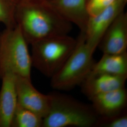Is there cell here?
I'll return each instance as SVG.
<instances>
[{
  "label": "cell",
  "mask_w": 127,
  "mask_h": 127,
  "mask_svg": "<svg viewBox=\"0 0 127 127\" xmlns=\"http://www.w3.org/2000/svg\"><path fill=\"white\" fill-rule=\"evenodd\" d=\"M95 127H127L126 111L124 110L120 114L110 116H99Z\"/></svg>",
  "instance_id": "16"
},
{
  "label": "cell",
  "mask_w": 127,
  "mask_h": 127,
  "mask_svg": "<svg viewBox=\"0 0 127 127\" xmlns=\"http://www.w3.org/2000/svg\"><path fill=\"white\" fill-rule=\"evenodd\" d=\"M43 118L18 104L11 127H42Z\"/></svg>",
  "instance_id": "14"
},
{
  "label": "cell",
  "mask_w": 127,
  "mask_h": 127,
  "mask_svg": "<svg viewBox=\"0 0 127 127\" xmlns=\"http://www.w3.org/2000/svg\"><path fill=\"white\" fill-rule=\"evenodd\" d=\"M115 0H88L87 8L90 16L98 13Z\"/></svg>",
  "instance_id": "17"
},
{
  "label": "cell",
  "mask_w": 127,
  "mask_h": 127,
  "mask_svg": "<svg viewBox=\"0 0 127 127\" xmlns=\"http://www.w3.org/2000/svg\"><path fill=\"white\" fill-rule=\"evenodd\" d=\"M76 43L77 39L68 34L49 37L32 43V66L51 78L72 53Z\"/></svg>",
  "instance_id": "4"
},
{
  "label": "cell",
  "mask_w": 127,
  "mask_h": 127,
  "mask_svg": "<svg viewBox=\"0 0 127 127\" xmlns=\"http://www.w3.org/2000/svg\"><path fill=\"white\" fill-rule=\"evenodd\" d=\"M94 50L87 44L85 33L80 32L72 53L63 65L51 78V86L55 90L67 91L81 84L91 73Z\"/></svg>",
  "instance_id": "5"
},
{
  "label": "cell",
  "mask_w": 127,
  "mask_h": 127,
  "mask_svg": "<svg viewBox=\"0 0 127 127\" xmlns=\"http://www.w3.org/2000/svg\"><path fill=\"white\" fill-rule=\"evenodd\" d=\"M97 48L106 54L127 52V13L125 11L118 16L104 32Z\"/></svg>",
  "instance_id": "8"
},
{
  "label": "cell",
  "mask_w": 127,
  "mask_h": 127,
  "mask_svg": "<svg viewBox=\"0 0 127 127\" xmlns=\"http://www.w3.org/2000/svg\"><path fill=\"white\" fill-rule=\"evenodd\" d=\"M127 76L90 73L83 82L82 90L90 99L94 95L125 88Z\"/></svg>",
  "instance_id": "9"
},
{
  "label": "cell",
  "mask_w": 127,
  "mask_h": 127,
  "mask_svg": "<svg viewBox=\"0 0 127 127\" xmlns=\"http://www.w3.org/2000/svg\"><path fill=\"white\" fill-rule=\"evenodd\" d=\"M18 0H0V23L6 28H13L17 26L15 10Z\"/></svg>",
  "instance_id": "15"
},
{
  "label": "cell",
  "mask_w": 127,
  "mask_h": 127,
  "mask_svg": "<svg viewBox=\"0 0 127 127\" xmlns=\"http://www.w3.org/2000/svg\"><path fill=\"white\" fill-rule=\"evenodd\" d=\"M90 99L92 107L100 116H110L125 110L127 92L125 88L98 94Z\"/></svg>",
  "instance_id": "12"
},
{
  "label": "cell",
  "mask_w": 127,
  "mask_h": 127,
  "mask_svg": "<svg viewBox=\"0 0 127 127\" xmlns=\"http://www.w3.org/2000/svg\"><path fill=\"white\" fill-rule=\"evenodd\" d=\"M15 20L28 44L68 35L72 29V24L56 11L49 0H18Z\"/></svg>",
  "instance_id": "1"
},
{
  "label": "cell",
  "mask_w": 127,
  "mask_h": 127,
  "mask_svg": "<svg viewBox=\"0 0 127 127\" xmlns=\"http://www.w3.org/2000/svg\"><path fill=\"white\" fill-rule=\"evenodd\" d=\"M16 87L18 104L43 118L48 113L51 95L41 93L33 87L31 79L16 76Z\"/></svg>",
  "instance_id": "7"
},
{
  "label": "cell",
  "mask_w": 127,
  "mask_h": 127,
  "mask_svg": "<svg viewBox=\"0 0 127 127\" xmlns=\"http://www.w3.org/2000/svg\"><path fill=\"white\" fill-rule=\"evenodd\" d=\"M0 91V127H11L18 105L16 75L6 73L1 78Z\"/></svg>",
  "instance_id": "10"
},
{
  "label": "cell",
  "mask_w": 127,
  "mask_h": 127,
  "mask_svg": "<svg viewBox=\"0 0 127 127\" xmlns=\"http://www.w3.org/2000/svg\"><path fill=\"white\" fill-rule=\"evenodd\" d=\"M91 73L127 76V52L121 54L103 53L101 59L93 64Z\"/></svg>",
  "instance_id": "13"
},
{
  "label": "cell",
  "mask_w": 127,
  "mask_h": 127,
  "mask_svg": "<svg viewBox=\"0 0 127 127\" xmlns=\"http://www.w3.org/2000/svg\"><path fill=\"white\" fill-rule=\"evenodd\" d=\"M56 11L64 19L85 32L90 18L88 0H49Z\"/></svg>",
  "instance_id": "11"
},
{
  "label": "cell",
  "mask_w": 127,
  "mask_h": 127,
  "mask_svg": "<svg viewBox=\"0 0 127 127\" xmlns=\"http://www.w3.org/2000/svg\"><path fill=\"white\" fill-rule=\"evenodd\" d=\"M26 40L18 25L0 34V78L6 73L31 78L32 66Z\"/></svg>",
  "instance_id": "3"
},
{
  "label": "cell",
  "mask_w": 127,
  "mask_h": 127,
  "mask_svg": "<svg viewBox=\"0 0 127 127\" xmlns=\"http://www.w3.org/2000/svg\"><path fill=\"white\" fill-rule=\"evenodd\" d=\"M42 127H95L98 118L92 107L69 95L53 93Z\"/></svg>",
  "instance_id": "2"
},
{
  "label": "cell",
  "mask_w": 127,
  "mask_h": 127,
  "mask_svg": "<svg viewBox=\"0 0 127 127\" xmlns=\"http://www.w3.org/2000/svg\"><path fill=\"white\" fill-rule=\"evenodd\" d=\"M127 0H115L98 13L90 16L84 32L87 44L95 51L104 32L118 16L124 11Z\"/></svg>",
  "instance_id": "6"
}]
</instances>
